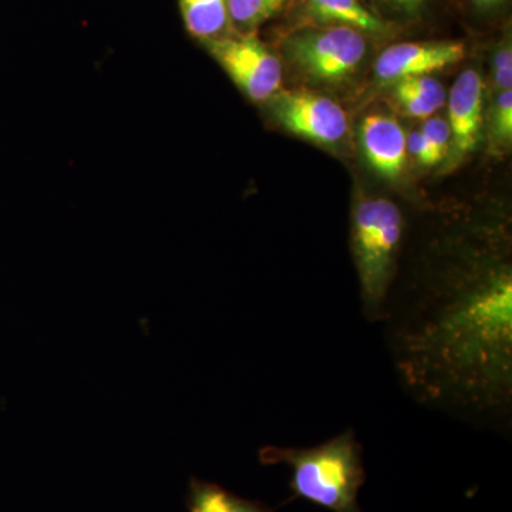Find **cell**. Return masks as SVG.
Instances as JSON below:
<instances>
[{
  "label": "cell",
  "instance_id": "1",
  "mask_svg": "<svg viewBox=\"0 0 512 512\" xmlns=\"http://www.w3.org/2000/svg\"><path fill=\"white\" fill-rule=\"evenodd\" d=\"M258 457L264 466L291 470L292 500L301 498L330 512H363L359 493L366 483V470L355 430L308 448L265 446Z\"/></svg>",
  "mask_w": 512,
  "mask_h": 512
},
{
  "label": "cell",
  "instance_id": "8",
  "mask_svg": "<svg viewBox=\"0 0 512 512\" xmlns=\"http://www.w3.org/2000/svg\"><path fill=\"white\" fill-rule=\"evenodd\" d=\"M360 143L370 167L384 178L396 180L407 160V136L399 121L383 114L363 120Z\"/></svg>",
  "mask_w": 512,
  "mask_h": 512
},
{
  "label": "cell",
  "instance_id": "2",
  "mask_svg": "<svg viewBox=\"0 0 512 512\" xmlns=\"http://www.w3.org/2000/svg\"><path fill=\"white\" fill-rule=\"evenodd\" d=\"M403 237V214L393 201L365 198L357 202L352 218V252L367 322L380 323L383 318Z\"/></svg>",
  "mask_w": 512,
  "mask_h": 512
},
{
  "label": "cell",
  "instance_id": "12",
  "mask_svg": "<svg viewBox=\"0 0 512 512\" xmlns=\"http://www.w3.org/2000/svg\"><path fill=\"white\" fill-rule=\"evenodd\" d=\"M289 0H227L229 23L242 35L274 18Z\"/></svg>",
  "mask_w": 512,
  "mask_h": 512
},
{
  "label": "cell",
  "instance_id": "11",
  "mask_svg": "<svg viewBox=\"0 0 512 512\" xmlns=\"http://www.w3.org/2000/svg\"><path fill=\"white\" fill-rule=\"evenodd\" d=\"M185 29L202 43L228 35L227 0H178Z\"/></svg>",
  "mask_w": 512,
  "mask_h": 512
},
{
  "label": "cell",
  "instance_id": "7",
  "mask_svg": "<svg viewBox=\"0 0 512 512\" xmlns=\"http://www.w3.org/2000/svg\"><path fill=\"white\" fill-rule=\"evenodd\" d=\"M484 86L480 73L468 69L457 77L448 97V127L453 160L460 161L477 147L483 126Z\"/></svg>",
  "mask_w": 512,
  "mask_h": 512
},
{
  "label": "cell",
  "instance_id": "6",
  "mask_svg": "<svg viewBox=\"0 0 512 512\" xmlns=\"http://www.w3.org/2000/svg\"><path fill=\"white\" fill-rule=\"evenodd\" d=\"M464 56L466 45L456 40L399 43L377 57L375 74L379 82L396 83L407 77L430 76L460 62Z\"/></svg>",
  "mask_w": 512,
  "mask_h": 512
},
{
  "label": "cell",
  "instance_id": "15",
  "mask_svg": "<svg viewBox=\"0 0 512 512\" xmlns=\"http://www.w3.org/2000/svg\"><path fill=\"white\" fill-rule=\"evenodd\" d=\"M493 137L497 143L510 144L512 138V90L498 93L493 110Z\"/></svg>",
  "mask_w": 512,
  "mask_h": 512
},
{
  "label": "cell",
  "instance_id": "9",
  "mask_svg": "<svg viewBox=\"0 0 512 512\" xmlns=\"http://www.w3.org/2000/svg\"><path fill=\"white\" fill-rule=\"evenodd\" d=\"M306 15L319 26H349L366 36L389 35L390 28L363 0H301Z\"/></svg>",
  "mask_w": 512,
  "mask_h": 512
},
{
  "label": "cell",
  "instance_id": "19",
  "mask_svg": "<svg viewBox=\"0 0 512 512\" xmlns=\"http://www.w3.org/2000/svg\"><path fill=\"white\" fill-rule=\"evenodd\" d=\"M379 2L407 16L420 15L426 6V0H379Z\"/></svg>",
  "mask_w": 512,
  "mask_h": 512
},
{
  "label": "cell",
  "instance_id": "17",
  "mask_svg": "<svg viewBox=\"0 0 512 512\" xmlns=\"http://www.w3.org/2000/svg\"><path fill=\"white\" fill-rule=\"evenodd\" d=\"M394 96H396L397 103L402 107L404 113L416 117V119H430L437 111L436 107L429 103V101L413 96V94L394 90Z\"/></svg>",
  "mask_w": 512,
  "mask_h": 512
},
{
  "label": "cell",
  "instance_id": "20",
  "mask_svg": "<svg viewBox=\"0 0 512 512\" xmlns=\"http://www.w3.org/2000/svg\"><path fill=\"white\" fill-rule=\"evenodd\" d=\"M471 2H473L477 8L488 10L498 8V6L503 5L505 0H471Z\"/></svg>",
  "mask_w": 512,
  "mask_h": 512
},
{
  "label": "cell",
  "instance_id": "16",
  "mask_svg": "<svg viewBox=\"0 0 512 512\" xmlns=\"http://www.w3.org/2000/svg\"><path fill=\"white\" fill-rule=\"evenodd\" d=\"M493 82L498 93L510 92L512 87V49L511 43L498 47L493 57Z\"/></svg>",
  "mask_w": 512,
  "mask_h": 512
},
{
  "label": "cell",
  "instance_id": "14",
  "mask_svg": "<svg viewBox=\"0 0 512 512\" xmlns=\"http://www.w3.org/2000/svg\"><path fill=\"white\" fill-rule=\"evenodd\" d=\"M420 131L429 143L434 163H440L447 156L451 146V133L447 121L441 117H430L424 121Z\"/></svg>",
  "mask_w": 512,
  "mask_h": 512
},
{
  "label": "cell",
  "instance_id": "13",
  "mask_svg": "<svg viewBox=\"0 0 512 512\" xmlns=\"http://www.w3.org/2000/svg\"><path fill=\"white\" fill-rule=\"evenodd\" d=\"M394 90L427 100L437 110L446 103V90H444L443 84L431 76L407 77V79L399 80L394 83Z\"/></svg>",
  "mask_w": 512,
  "mask_h": 512
},
{
  "label": "cell",
  "instance_id": "10",
  "mask_svg": "<svg viewBox=\"0 0 512 512\" xmlns=\"http://www.w3.org/2000/svg\"><path fill=\"white\" fill-rule=\"evenodd\" d=\"M185 505L188 512H274L259 501L247 500L211 481L192 477Z\"/></svg>",
  "mask_w": 512,
  "mask_h": 512
},
{
  "label": "cell",
  "instance_id": "4",
  "mask_svg": "<svg viewBox=\"0 0 512 512\" xmlns=\"http://www.w3.org/2000/svg\"><path fill=\"white\" fill-rule=\"evenodd\" d=\"M204 45L248 99L268 101L281 90V60L258 37L251 33L224 35Z\"/></svg>",
  "mask_w": 512,
  "mask_h": 512
},
{
  "label": "cell",
  "instance_id": "5",
  "mask_svg": "<svg viewBox=\"0 0 512 512\" xmlns=\"http://www.w3.org/2000/svg\"><path fill=\"white\" fill-rule=\"evenodd\" d=\"M276 123L295 136L322 146H335L348 131V117L336 101L320 94L281 92L269 99Z\"/></svg>",
  "mask_w": 512,
  "mask_h": 512
},
{
  "label": "cell",
  "instance_id": "18",
  "mask_svg": "<svg viewBox=\"0 0 512 512\" xmlns=\"http://www.w3.org/2000/svg\"><path fill=\"white\" fill-rule=\"evenodd\" d=\"M407 151H410V154H412L414 158H417L420 164H436L434 163L429 143H427L426 137H424V134L421 133L420 130L413 131V133L407 137Z\"/></svg>",
  "mask_w": 512,
  "mask_h": 512
},
{
  "label": "cell",
  "instance_id": "3",
  "mask_svg": "<svg viewBox=\"0 0 512 512\" xmlns=\"http://www.w3.org/2000/svg\"><path fill=\"white\" fill-rule=\"evenodd\" d=\"M284 50L309 79L335 84L359 69L367 53V36L349 26H315L289 36Z\"/></svg>",
  "mask_w": 512,
  "mask_h": 512
}]
</instances>
